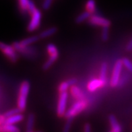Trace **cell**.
I'll return each mask as SVG.
<instances>
[{
    "mask_svg": "<svg viewBox=\"0 0 132 132\" xmlns=\"http://www.w3.org/2000/svg\"><path fill=\"white\" fill-rule=\"evenodd\" d=\"M30 90V83L28 81H24L20 87L19 94L18 98V108L24 112L26 108V101Z\"/></svg>",
    "mask_w": 132,
    "mask_h": 132,
    "instance_id": "1",
    "label": "cell"
},
{
    "mask_svg": "<svg viewBox=\"0 0 132 132\" xmlns=\"http://www.w3.org/2000/svg\"><path fill=\"white\" fill-rule=\"evenodd\" d=\"M87 105H88V103H87L86 99L77 101L76 103H73V105L68 111H66L65 117H66V119H73L75 117L79 115L80 113H82L86 108Z\"/></svg>",
    "mask_w": 132,
    "mask_h": 132,
    "instance_id": "2",
    "label": "cell"
},
{
    "mask_svg": "<svg viewBox=\"0 0 132 132\" xmlns=\"http://www.w3.org/2000/svg\"><path fill=\"white\" fill-rule=\"evenodd\" d=\"M47 51L50 55V57L43 65V70L45 71L49 70L51 66L53 64L55 61L59 57V51H58L57 47L54 44L50 43L47 45Z\"/></svg>",
    "mask_w": 132,
    "mask_h": 132,
    "instance_id": "3",
    "label": "cell"
},
{
    "mask_svg": "<svg viewBox=\"0 0 132 132\" xmlns=\"http://www.w3.org/2000/svg\"><path fill=\"white\" fill-rule=\"evenodd\" d=\"M123 66V64L122 59H118L115 62V66H114V68H113V70L111 78L110 80V85L111 87L115 88V87L119 86V83L120 81V76H121Z\"/></svg>",
    "mask_w": 132,
    "mask_h": 132,
    "instance_id": "4",
    "label": "cell"
},
{
    "mask_svg": "<svg viewBox=\"0 0 132 132\" xmlns=\"http://www.w3.org/2000/svg\"><path fill=\"white\" fill-rule=\"evenodd\" d=\"M0 49L2 53L5 55L12 62L15 63L18 61V55L16 49L13 45H10L2 42L0 43Z\"/></svg>",
    "mask_w": 132,
    "mask_h": 132,
    "instance_id": "5",
    "label": "cell"
},
{
    "mask_svg": "<svg viewBox=\"0 0 132 132\" xmlns=\"http://www.w3.org/2000/svg\"><path fill=\"white\" fill-rule=\"evenodd\" d=\"M13 47L16 49V51H18L20 53L22 54L25 57H33L37 54V51L35 48L29 47V46H24L22 45L20 42L15 41L13 43Z\"/></svg>",
    "mask_w": 132,
    "mask_h": 132,
    "instance_id": "6",
    "label": "cell"
},
{
    "mask_svg": "<svg viewBox=\"0 0 132 132\" xmlns=\"http://www.w3.org/2000/svg\"><path fill=\"white\" fill-rule=\"evenodd\" d=\"M68 98V92H65L60 93L59 100H58L57 107V114L59 117L65 116V114L66 113V106H67Z\"/></svg>",
    "mask_w": 132,
    "mask_h": 132,
    "instance_id": "7",
    "label": "cell"
},
{
    "mask_svg": "<svg viewBox=\"0 0 132 132\" xmlns=\"http://www.w3.org/2000/svg\"><path fill=\"white\" fill-rule=\"evenodd\" d=\"M30 15H31V20L28 24L27 29L29 32H33L40 26L42 14L40 11L37 8Z\"/></svg>",
    "mask_w": 132,
    "mask_h": 132,
    "instance_id": "8",
    "label": "cell"
},
{
    "mask_svg": "<svg viewBox=\"0 0 132 132\" xmlns=\"http://www.w3.org/2000/svg\"><path fill=\"white\" fill-rule=\"evenodd\" d=\"M89 23L94 26H98L103 27H106L108 26L109 27L111 25V22L109 19H106L105 18L102 17V16H98V15H94L92 14L88 19Z\"/></svg>",
    "mask_w": 132,
    "mask_h": 132,
    "instance_id": "9",
    "label": "cell"
},
{
    "mask_svg": "<svg viewBox=\"0 0 132 132\" xmlns=\"http://www.w3.org/2000/svg\"><path fill=\"white\" fill-rule=\"evenodd\" d=\"M105 85H106V84L100 78L94 79L88 82V85H87V88L90 92H94L97 89L104 87Z\"/></svg>",
    "mask_w": 132,
    "mask_h": 132,
    "instance_id": "10",
    "label": "cell"
},
{
    "mask_svg": "<svg viewBox=\"0 0 132 132\" xmlns=\"http://www.w3.org/2000/svg\"><path fill=\"white\" fill-rule=\"evenodd\" d=\"M109 121L110 125L111 127V129L109 132H121V126L119 123L118 121L114 115H110L109 117Z\"/></svg>",
    "mask_w": 132,
    "mask_h": 132,
    "instance_id": "11",
    "label": "cell"
},
{
    "mask_svg": "<svg viewBox=\"0 0 132 132\" xmlns=\"http://www.w3.org/2000/svg\"><path fill=\"white\" fill-rule=\"evenodd\" d=\"M70 92H71V95L74 98H76L77 101H80V100H84L85 96L83 92L81 90V89L78 87L77 86L73 85L70 87Z\"/></svg>",
    "mask_w": 132,
    "mask_h": 132,
    "instance_id": "12",
    "label": "cell"
},
{
    "mask_svg": "<svg viewBox=\"0 0 132 132\" xmlns=\"http://www.w3.org/2000/svg\"><path fill=\"white\" fill-rule=\"evenodd\" d=\"M23 119H24V115L21 113H19L16 114V115H14L13 116L6 118L5 123L14 125V124L17 123L22 121Z\"/></svg>",
    "mask_w": 132,
    "mask_h": 132,
    "instance_id": "13",
    "label": "cell"
},
{
    "mask_svg": "<svg viewBox=\"0 0 132 132\" xmlns=\"http://www.w3.org/2000/svg\"><path fill=\"white\" fill-rule=\"evenodd\" d=\"M0 132H20V130L16 125L4 123L0 126Z\"/></svg>",
    "mask_w": 132,
    "mask_h": 132,
    "instance_id": "14",
    "label": "cell"
},
{
    "mask_svg": "<svg viewBox=\"0 0 132 132\" xmlns=\"http://www.w3.org/2000/svg\"><path fill=\"white\" fill-rule=\"evenodd\" d=\"M107 63L106 62H103L101 66L100 70V74H99V78L103 80L104 83H107V78H106V73H107Z\"/></svg>",
    "mask_w": 132,
    "mask_h": 132,
    "instance_id": "15",
    "label": "cell"
},
{
    "mask_svg": "<svg viewBox=\"0 0 132 132\" xmlns=\"http://www.w3.org/2000/svg\"><path fill=\"white\" fill-rule=\"evenodd\" d=\"M57 31V28L56 27H51V28H47L45 30L41 32L38 36H39L40 38H48V37L53 35L54 34H55Z\"/></svg>",
    "mask_w": 132,
    "mask_h": 132,
    "instance_id": "16",
    "label": "cell"
},
{
    "mask_svg": "<svg viewBox=\"0 0 132 132\" xmlns=\"http://www.w3.org/2000/svg\"><path fill=\"white\" fill-rule=\"evenodd\" d=\"M35 122V116L33 113H30L27 119L26 123V131H30L33 130Z\"/></svg>",
    "mask_w": 132,
    "mask_h": 132,
    "instance_id": "17",
    "label": "cell"
},
{
    "mask_svg": "<svg viewBox=\"0 0 132 132\" xmlns=\"http://www.w3.org/2000/svg\"><path fill=\"white\" fill-rule=\"evenodd\" d=\"M39 38H40L39 36H32V37H28V38L23 39L20 43L22 45L30 46L32 43H35V42L38 41Z\"/></svg>",
    "mask_w": 132,
    "mask_h": 132,
    "instance_id": "18",
    "label": "cell"
},
{
    "mask_svg": "<svg viewBox=\"0 0 132 132\" xmlns=\"http://www.w3.org/2000/svg\"><path fill=\"white\" fill-rule=\"evenodd\" d=\"M92 14L90 12H88V11H86V12H84L82 14H80L79 16H77V18L75 19V22L77 24H81L82 22L86 21V20L89 19L90 17L91 16Z\"/></svg>",
    "mask_w": 132,
    "mask_h": 132,
    "instance_id": "19",
    "label": "cell"
},
{
    "mask_svg": "<svg viewBox=\"0 0 132 132\" xmlns=\"http://www.w3.org/2000/svg\"><path fill=\"white\" fill-rule=\"evenodd\" d=\"M86 11L90 13L91 14H94L96 12V2L94 0H88L86 4Z\"/></svg>",
    "mask_w": 132,
    "mask_h": 132,
    "instance_id": "20",
    "label": "cell"
},
{
    "mask_svg": "<svg viewBox=\"0 0 132 132\" xmlns=\"http://www.w3.org/2000/svg\"><path fill=\"white\" fill-rule=\"evenodd\" d=\"M30 0H18L19 2V7L21 12L23 13L26 12L28 11V5Z\"/></svg>",
    "mask_w": 132,
    "mask_h": 132,
    "instance_id": "21",
    "label": "cell"
},
{
    "mask_svg": "<svg viewBox=\"0 0 132 132\" xmlns=\"http://www.w3.org/2000/svg\"><path fill=\"white\" fill-rule=\"evenodd\" d=\"M109 27H103L102 28V32H101V39L103 41H107L109 38Z\"/></svg>",
    "mask_w": 132,
    "mask_h": 132,
    "instance_id": "22",
    "label": "cell"
},
{
    "mask_svg": "<svg viewBox=\"0 0 132 132\" xmlns=\"http://www.w3.org/2000/svg\"><path fill=\"white\" fill-rule=\"evenodd\" d=\"M71 87V86L70 85V84L68 83V81H65V82H63L60 84V85L58 87V90L60 93L61 92H67L69 88Z\"/></svg>",
    "mask_w": 132,
    "mask_h": 132,
    "instance_id": "23",
    "label": "cell"
},
{
    "mask_svg": "<svg viewBox=\"0 0 132 132\" xmlns=\"http://www.w3.org/2000/svg\"><path fill=\"white\" fill-rule=\"evenodd\" d=\"M21 113V111L18 109V108H15V109H12L9 110L7 112H5L4 115H5V117L6 118L7 117H12L14 115H16L18 113Z\"/></svg>",
    "mask_w": 132,
    "mask_h": 132,
    "instance_id": "24",
    "label": "cell"
},
{
    "mask_svg": "<svg viewBox=\"0 0 132 132\" xmlns=\"http://www.w3.org/2000/svg\"><path fill=\"white\" fill-rule=\"evenodd\" d=\"M72 120L73 119L69 118L67 119L65 123L63 128L62 132H70V129H71V123H72Z\"/></svg>",
    "mask_w": 132,
    "mask_h": 132,
    "instance_id": "25",
    "label": "cell"
},
{
    "mask_svg": "<svg viewBox=\"0 0 132 132\" xmlns=\"http://www.w3.org/2000/svg\"><path fill=\"white\" fill-rule=\"evenodd\" d=\"M123 61V66H125V68H127V70L130 71L131 73H132V62L127 58H123L122 59Z\"/></svg>",
    "mask_w": 132,
    "mask_h": 132,
    "instance_id": "26",
    "label": "cell"
},
{
    "mask_svg": "<svg viewBox=\"0 0 132 132\" xmlns=\"http://www.w3.org/2000/svg\"><path fill=\"white\" fill-rule=\"evenodd\" d=\"M53 2V0H44L43 5H42V7L44 10H48L52 5Z\"/></svg>",
    "mask_w": 132,
    "mask_h": 132,
    "instance_id": "27",
    "label": "cell"
},
{
    "mask_svg": "<svg viewBox=\"0 0 132 132\" xmlns=\"http://www.w3.org/2000/svg\"><path fill=\"white\" fill-rule=\"evenodd\" d=\"M36 9H37V7H36V6H35L34 2H33L32 0H30L29 3H28V12H29L30 14H32L33 13V12H34Z\"/></svg>",
    "mask_w": 132,
    "mask_h": 132,
    "instance_id": "28",
    "label": "cell"
},
{
    "mask_svg": "<svg viewBox=\"0 0 132 132\" xmlns=\"http://www.w3.org/2000/svg\"><path fill=\"white\" fill-rule=\"evenodd\" d=\"M84 132H91V125L88 123H85L84 126Z\"/></svg>",
    "mask_w": 132,
    "mask_h": 132,
    "instance_id": "29",
    "label": "cell"
},
{
    "mask_svg": "<svg viewBox=\"0 0 132 132\" xmlns=\"http://www.w3.org/2000/svg\"><path fill=\"white\" fill-rule=\"evenodd\" d=\"M125 49L127 51H132V37L131 38V39L129 40V41L128 42V43L127 44V45H126V47H125Z\"/></svg>",
    "mask_w": 132,
    "mask_h": 132,
    "instance_id": "30",
    "label": "cell"
},
{
    "mask_svg": "<svg viewBox=\"0 0 132 132\" xmlns=\"http://www.w3.org/2000/svg\"><path fill=\"white\" fill-rule=\"evenodd\" d=\"M68 82V83L70 84V85L71 86H73L75 85L77 83V82H78V80H77V79L76 78H70L69 79V80H67Z\"/></svg>",
    "mask_w": 132,
    "mask_h": 132,
    "instance_id": "31",
    "label": "cell"
},
{
    "mask_svg": "<svg viewBox=\"0 0 132 132\" xmlns=\"http://www.w3.org/2000/svg\"><path fill=\"white\" fill-rule=\"evenodd\" d=\"M5 120H6V117H5L4 114L0 115V124L1 125H3V124L5 123Z\"/></svg>",
    "mask_w": 132,
    "mask_h": 132,
    "instance_id": "32",
    "label": "cell"
},
{
    "mask_svg": "<svg viewBox=\"0 0 132 132\" xmlns=\"http://www.w3.org/2000/svg\"><path fill=\"white\" fill-rule=\"evenodd\" d=\"M26 132H43L42 131H26Z\"/></svg>",
    "mask_w": 132,
    "mask_h": 132,
    "instance_id": "33",
    "label": "cell"
}]
</instances>
